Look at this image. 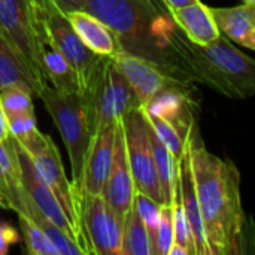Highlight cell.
<instances>
[{
  "mask_svg": "<svg viewBox=\"0 0 255 255\" xmlns=\"http://www.w3.org/2000/svg\"><path fill=\"white\" fill-rule=\"evenodd\" d=\"M191 142L196 190L211 255L245 253L248 224L241 197V172L227 158L209 152L199 140Z\"/></svg>",
  "mask_w": 255,
  "mask_h": 255,
  "instance_id": "6da1fadb",
  "label": "cell"
},
{
  "mask_svg": "<svg viewBox=\"0 0 255 255\" xmlns=\"http://www.w3.org/2000/svg\"><path fill=\"white\" fill-rule=\"evenodd\" d=\"M169 61L175 73L236 100L255 96V60L221 36L208 43L191 42L172 19L167 31Z\"/></svg>",
  "mask_w": 255,
  "mask_h": 255,
  "instance_id": "7a4b0ae2",
  "label": "cell"
},
{
  "mask_svg": "<svg viewBox=\"0 0 255 255\" xmlns=\"http://www.w3.org/2000/svg\"><path fill=\"white\" fill-rule=\"evenodd\" d=\"M82 10L105 22L117 36L123 52L154 63L179 78L169 61L167 31L172 16L154 0H82ZM188 81V79H187Z\"/></svg>",
  "mask_w": 255,
  "mask_h": 255,
  "instance_id": "3957f363",
  "label": "cell"
},
{
  "mask_svg": "<svg viewBox=\"0 0 255 255\" xmlns=\"http://www.w3.org/2000/svg\"><path fill=\"white\" fill-rule=\"evenodd\" d=\"M81 99L91 136L100 128L115 124L133 109L140 108L131 85L114 63L112 57L100 55L81 85Z\"/></svg>",
  "mask_w": 255,
  "mask_h": 255,
  "instance_id": "277c9868",
  "label": "cell"
},
{
  "mask_svg": "<svg viewBox=\"0 0 255 255\" xmlns=\"http://www.w3.org/2000/svg\"><path fill=\"white\" fill-rule=\"evenodd\" d=\"M39 97L60 131L70 158L72 181L81 193L84 167L93 140L81 91H58L48 85Z\"/></svg>",
  "mask_w": 255,
  "mask_h": 255,
  "instance_id": "5b68a950",
  "label": "cell"
},
{
  "mask_svg": "<svg viewBox=\"0 0 255 255\" xmlns=\"http://www.w3.org/2000/svg\"><path fill=\"white\" fill-rule=\"evenodd\" d=\"M18 143L31 157L42 179L49 185V188L57 196L60 205L63 206L70 223L73 224L87 254H94L82 221V194L78 191L73 181H69L61 163L58 148L54 143V140L39 130L28 139Z\"/></svg>",
  "mask_w": 255,
  "mask_h": 255,
  "instance_id": "8992f818",
  "label": "cell"
},
{
  "mask_svg": "<svg viewBox=\"0 0 255 255\" xmlns=\"http://www.w3.org/2000/svg\"><path fill=\"white\" fill-rule=\"evenodd\" d=\"M0 33L18 52L42 93L49 84L42 67L43 27L33 0H0Z\"/></svg>",
  "mask_w": 255,
  "mask_h": 255,
  "instance_id": "52a82bcc",
  "label": "cell"
},
{
  "mask_svg": "<svg viewBox=\"0 0 255 255\" xmlns=\"http://www.w3.org/2000/svg\"><path fill=\"white\" fill-rule=\"evenodd\" d=\"M121 121L126 134L128 164L131 169L136 190L154 199L160 205H167L152 152L149 123L142 108L133 109L126 117H123Z\"/></svg>",
  "mask_w": 255,
  "mask_h": 255,
  "instance_id": "ba28073f",
  "label": "cell"
},
{
  "mask_svg": "<svg viewBox=\"0 0 255 255\" xmlns=\"http://www.w3.org/2000/svg\"><path fill=\"white\" fill-rule=\"evenodd\" d=\"M33 4L46 34L78 72L82 85L100 55L93 52L81 40L67 13H64L54 0H33Z\"/></svg>",
  "mask_w": 255,
  "mask_h": 255,
  "instance_id": "9c48e42d",
  "label": "cell"
},
{
  "mask_svg": "<svg viewBox=\"0 0 255 255\" xmlns=\"http://www.w3.org/2000/svg\"><path fill=\"white\" fill-rule=\"evenodd\" d=\"M112 60L136 93L140 108L145 106L154 96L166 90L196 91L193 81L173 78L154 63L136 55L120 51L112 57Z\"/></svg>",
  "mask_w": 255,
  "mask_h": 255,
  "instance_id": "30bf717a",
  "label": "cell"
},
{
  "mask_svg": "<svg viewBox=\"0 0 255 255\" xmlns=\"http://www.w3.org/2000/svg\"><path fill=\"white\" fill-rule=\"evenodd\" d=\"M82 221L94 254L121 255L124 223L103 196L82 194Z\"/></svg>",
  "mask_w": 255,
  "mask_h": 255,
  "instance_id": "8fae6325",
  "label": "cell"
},
{
  "mask_svg": "<svg viewBox=\"0 0 255 255\" xmlns=\"http://www.w3.org/2000/svg\"><path fill=\"white\" fill-rule=\"evenodd\" d=\"M15 142V149H16V155L19 160V166H21V175H22V187L28 196V199L37 206V209L52 223L55 224L58 229H61L67 236H70L84 251V254H87L85 248L81 244V239L73 227V224L70 223L67 214L64 212L63 206L60 205L57 196L54 194V191L49 188V185L42 179L40 173L37 172L31 157L25 152V149L13 139Z\"/></svg>",
  "mask_w": 255,
  "mask_h": 255,
  "instance_id": "7c38bea8",
  "label": "cell"
},
{
  "mask_svg": "<svg viewBox=\"0 0 255 255\" xmlns=\"http://www.w3.org/2000/svg\"><path fill=\"white\" fill-rule=\"evenodd\" d=\"M109 205V208L115 212V215L126 223V218L133 206L136 196V185L131 175V169L128 164L127 148H126V134L121 118L117 124V136H115V151L112 167L108 176V181L102 194Z\"/></svg>",
  "mask_w": 255,
  "mask_h": 255,
  "instance_id": "4fadbf2b",
  "label": "cell"
},
{
  "mask_svg": "<svg viewBox=\"0 0 255 255\" xmlns=\"http://www.w3.org/2000/svg\"><path fill=\"white\" fill-rule=\"evenodd\" d=\"M196 131H199L197 127L187 136L185 148L178 161V190H179V196L184 205L185 215L191 227L196 255H211L208 242H206L205 226L202 220V212H200V205H199V197H197V190H196V179L193 173V163H191V142H193V136L196 134Z\"/></svg>",
  "mask_w": 255,
  "mask_h": 255,
  "instance_id": "5bb4252c",
  "label": "cell"
},
{
  "mask_svg": "<svg viewBox=\"0 0 255 255\" xmlns=\"http://www.w3.org/2000/svg\"><path fill=\"white\" fill-rule=\"evenodd\" d=\"M117 124L100 128L91 140V146L87 155L84 176L81 184V193L102 196L105 184L108 181L114 151H115V136H117Z\"/></svg>",
  "mask_w": 255,
  "mask_h": 255,
  "instance_id": "9a60e30c",
  "label": "cell"
},
{
  "mask_svg": "<svg viewBox=\"0 0 255 255\" xmlns=\"http://www.w3.org/2000/svg\"><path fill=\"white\" fill-rule=\"evenodd\" d=\"M167 10L176 25L194 43L208 45L221 36L211 7L200 0L182 7H167Z\"/></svg>",
  "mask_w": 255,
  "mask_h": 255,
  "instance_id": "2e32d148",
  "label": "cell"
},
{
  "mask_svg": "<svg viewBox=\"0 0 255 255\" xmlns=\"http://www.w3.org/2000/svg\"><path fill=\"white\" fill-rule=\"evenodd\" d=\"M75 31L81 40L96 54L114 57L121 51L115 33L99 18L85 10H72L67 13Z\"/></svg>",
  "mask_w": 255,
  "mask_h": 255,
  "instance_id": "e0dca14e",
  "label": "cell"
},
{
  "mask_svg": "<svg viewBox=\"0 0 255 255\" xmlns=\"http://www.w3.org/2000/svg\"><path fill=\"white\" fill-rule=\"evenodd\" d=\"M42 67L48 84L58 91H81L78 72L51 40L43 28L42 37Z\"/></svg>",
  "mask_w": 255,
  "mask_h": 255,
  "instance_id": "ac0fdd59",
  "label": "cell"
},
{
  "mask_svg": "<svg viewBox=\"0 0 255 255\" xmlns=\"http://www.w3.org/2000/svg\"><path fill=\"white\" fill-rule=\"evenodd\" d=\"M220 31L233 42L255 51V19L248 4L230 7H211Z\"/></svg>",
  "mask_w": 255,
  "mask_h": 255,
  "instance_id": "d6986e66",
  "label": "cell"
},
{
  "mask_svg": "<svg viewBox=\"0 0 255 255\" xmlns=\"http://www.w3.org/2000/svg\"><path fill=\"white\" fill-rule=\"evenodd\" d=\"M0 188L10 203V211L18 214L22 205L24 187L13 137L9 142L0 140Z\"/></svg>",
  "mask_w": 255,
  "mask_h": 255,
  "instance_id": "ffe728a7",
  "label": "cell"
},
{
  "mask_svg": "<svg viewBox=\"0 0 255 255\" xmlns=\"http://www.w3.org/2000/svg\"><path fill=\"white\" fill-rule=\"evenodd\" d=\"M21 87L39 97V87L9 40L0 33V90Z\"/></svg>",
  "mask_w": 255,
  "mask_h": 255,
  "instance_id": "44dd1931",
  "label": "cell"
},
{
  "mask_svg": "<svg viewBox=\"0 0 255 255\" xmlns=\"http://www.w3.org/2000/svg\"><path fill=\"white\" fill-rule=\"evenodd\" d=\"M22 205H21V211L18 214H25L28 215L42 230L43 233L48 236V239L51 241V244L55 247V250L58 251V255H85L82 248L70 238L67 236L61 229H58L55 224H52L39 209L37 206L28 199L25 190L22 191L21 196Z\"/></svg>",
  "mask_w": 255,
  "mask_h": 255,
  "instance_id": "7402d4cb",
  "label": "cell"
},
{
  "mask_svg": "<svg viewBox=\"0 0 255 255\" xmlns=\"http://www.w3.org/2000/svg\"><path fill=\"white\" fill-rule=\"evenodd\" d=\"M149 137H151L152 152H154L161 188H163L167 205H172L173 193L178 184V161L179 160H176L173 154L167 149V146L160 140V137L152 130L151 124H149Z\"/></svg>",
  "mask_w": 255,
  "mask_h": 255,
  "instance_id": "603a6c76",
  "label": "cell"
},
{
  "mask_svg": "<svg viewBox=\"0 0 255 255\" xmlns=\"http://www.w3.org/2000/svg\"><path fill=\"white\" fill-rule=\"evenodd\" d=\"M121 255H152L149 233L139 214L136 202H133V206L124 223Z\"/></svg>",
  "mask_w": 255,
  "mask_h": 255,
  "instance_id": "cb8c5ba5",
  "label": "cell"
},
{
  "mask_svg": "<svg viewBox=\"0 0 255 255\" xmlns=\"http://www.w3.org/2000/svg\"><path fill=\"white\" fill-rule=\"evenodd\" d=\"M21 232L24 235L25 251L31 255H58V251L51 244L43 230L25 214H18Z\"/></svg>",
  "mask_w": 255,
  "mask_h": 255,
  "instance_id": "d4e9b609",
  "label": "cell"
},
{
  "mask_svg": "<svg viewBox=\"0 0 255 255\" xmlns=\"http://www.w3.org/2000/svg\"><path fill=\"white\" fill-rule=\"evenodd\" d=\"M142 111H143V114H145L148 123L151 124L152 130H154L155 134L160 137V140L167 146V149L173 154V157H175L176 160H179L181 155H182V151H184V148H185L187 137L182 136V134L179 133V130H178L172 123H169L167 120H164V118H161V117H157V115H152V114L146 112L143 108H142ZM191 131H193V130H191ZM191 131H190V133H191Z\"/></svg>",
  "mask_w": 255,
  "mask_h": 255,
  "instance_id": "484cf974",
  "label": "cell"
},
{
  "mask_svg": "<svg viewBox=\"0 0 255 255\" xmlns=\"http://www.w3.org/2000/svg\"><path fill=\"white\" fill-rule=\"evenodd\" d=\"M173 244H175L173 208L172 205H163L157 233L152 241V255H169V251Z\"/></svg>",
  "mask_w": 255,
  "mask_h": 255,
  "instance_id": "4316f807",
  "label": "cell"
},
{
  "mask_svg": "<svg viewBox=\"0 0 255 255\" xmlns=\"http://www.w3.org/2000/svg\"><path fill=\"white\" fill-rule=\"evenodd\" d=\"M31 97L33 94L21 87H6L0 90V99L6 117L16 115L25 111H34Z\"/></svg>",
  "mask_w": 255,
  "mask_h": 255,
  "instance_id": "83f0119b",
  "label": "cell"
},
{
  "mask_svg": "<svg viewBox=\"0 0 255 255\" xmlns=\"http://www.w3.org/2000/svg\"><path fill=\"white\" fill-rule=\"evenodd\" d=\"M134 202L137 205L139 214L148 229L149 233V239H151V247H152V241L155 238L157 233V227L160 223V214H161V206L158 202H155L154 199L148 197L146 194L140 193L136 190V196H134Z\"/></svg>",
  "mask_w": 255,
  "mask_h": 255,
  "instance_id": "f1b7e54d",
  "label": "cell"
},
{
  "mask_svg": "<svg viewBox=\"0 0 255 255\" xmlns=\"http://www.w3.org/2000/svg\"><path fill=\"white\" fill-rule=\"evenodd\" d=\"M16 242H18L16 230L6 223H0V255L6 254L9 247Z\"/></svg>",
  "mask_w": 255,
  "mask_h": 255,
  "instance_id": "f546056e",
  "label": "cell"
},
{
  "mask_svg": "<svg viewBox=\"0 0 255 255\" xmlns=\"http://www.w3.org/2000/svg\"><path fill=\"white\" fill-rule=\"evenodd\" d=\"M12 139L10 131H9V126H7V120H6V114L1 105V99H0V140L3 142H9Z\"/></svg>",
  "mask_w": 255,
  "mask_h": 255,
  "instance_id": "4dcf8cb0",
  "label": "cell"
},
{
  "mask_svg": "<svg viewBox=\"0 0 255 255\" xmlns=\"http://www.w3.org/2000/svg\"><path fill=\"white\" fill-rule=\"evenodd\" d=\"M57 6L64 12L69 13L72 10H81L82 9V0H54Z\"/></svg>",
  "mask_w": 255,
  "mask_h": 255,
  "instance_id": "1f68e13d",
  "label": "cell"
},
{
  "mask_svg": "<svg viewBox=\"0 0 255 255\" xmlns=\"http://www.w3.org/2000/svg\"><path fill=\"white\" fill-rule=\"evenodd\" d=\"M167 7H182V6H187V4H191V3H196L199 0H161Z\"/></svg>",
  "mask_w": 255,
  "mask_h": 255,
  "instance_id": "d6a6232c",
  "label": "cell"
},
{
  "mask_svg": "<svg viewBox=\"0 0 255 255\" xmlns=\"http://www.w3.org/2000/svg\"><path fill=\"white\" fill-rule=\"evenodd\" d=\"M169 255H190V254H188V251H187L185 248H182L181 245L173 244V245H172V248H170V251H169Z\"/></svg>",
  "mask_w": 255,
  "mask_h": 255,
  "instance_id": "836d02e7",
  "label": "cell"
},
{
  "mask_svg": "<svg viewBox=\"0 0 255 255\" xmlns=\"http://www.w3.org/2000/svg\"><path fill=\"white\" fill-rule=\"evenodd\" d=\"M247 242H250V245H251L253 251L255 253V218H254V221H253V227H251L250 233L247 235Z\"/></svg>",
  "mask_w": 255,
  "mask_h": 255,
  "instance_id": "e575fe53",
  "label": "cell"
},
{
  "mask_svg": "<svg viewBox=\"0 0 255 255\" xmlns=\"http://www.w3.org/2000/svg\"><path fill=\"white\" fill-rule=\"evenodd\" d=\"M0 208H3V209H10V203H9V200H7V197H6V194L1 191V188H0Z\"/></svg>",
  "mask_w": 255,
  "mask_h": 255,
  "instance_id": "d590c367",
  "label": "cell"
},
{
  "mask_svg": "<svg viewBox=\"0 0 255 255\" xmlns=\"http://www.w3.org/2000/svg\"><path fill=\"white\" fill-rule=\"evenodd\" d=\"M248 7H250V12H251L253 18L255 19V4H248Z\"/></svg>",
  "mask_w": 255,
  "mask_h": 255,
  "instance_id": "8d00e7d4",
  "label": "cell"
},
{
  "mask_svg": "<svg viewBox=\"0 0 255 255\" xmlns=\"http://www.w3.org/2000/svg\"><path fill=\"white\" fill-rule=\"evenodd\" d=\"M245 4H255V0H244Z\"/></svg>",
  "mask_w": 255,
  "mask_h": 255,
  "instance_id": "74e56055",
  "label": "cell"
}]
</instances>
